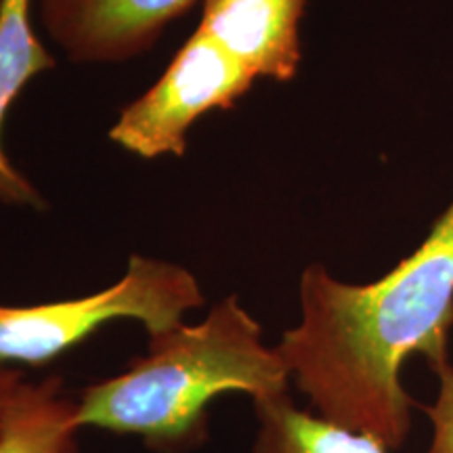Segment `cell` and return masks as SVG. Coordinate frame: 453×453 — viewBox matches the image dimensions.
Here are the masks:
<instances>
[{
  "label": "cell",
  "mask_w": 453,
  "mask_h": 453,
  "mask_svg": "<svg viewBox=\"0 0 453 453\" xmlns=\"http://www.w3.org/2000/svg\"><path fill=\"white\" fill-rule=\"evenodd\" d=\"M300 321L275 350L313 413L340 428L405 445L413 399L405 361L449 365L453 327V202L420 246L372 283L340 281L324 265L300 275Z\"/></svg>",
  "instance_id": "obj_1"
},
{
  "label": "cell",
  "mask_w": 453,
  "mask_h": 453,
  "mask_svg": "<svg viewBox=\"0 0 453 453\" xmlns=\"http://www.w3.org/2000/svg\"><path fill=\"white\" fill-rule=\"evenodd\" d=\"M290 373L235 294L200 324L150 336L147 353L76 399V426L139 437L154 453H191L208 441V407L225 393L288 395Z\"/></svg>",
  "instance_id": "obj_2"
},
{
  "label": "cell",
  "mask_w": 453,
  "mask_h": 453,
  "mask_svg": "<svg viewBox=\"0 0 453 453\" xmlns=\"http://www.w3.org/2000/svg\"><path fill=\"white\" fill-rule=\"evenodd\" d=\"M203 303L200 281L183 265L133 254L105 290L27 307L0 304V365H49L118 319L139 321L157 336Z\"/></svg>",
  "instance_id": "obj_3"
},
{
  "label": "cell",
  "mask_w": 453,
  "mask_h": 453,
  "mask_svg": "<svg viewBox=\"0 0 453 453\" xmlns=\"http://www.w3.org/2000/svg\"><path fill=\"white\" fill-rule=\"evenodd\" d=\"M254 82L246 67L196 30L154 87L120 111L110 141L145 160L183 156L189 128L212 110L235 107Z\"/></svg>",
  "instance_id": "obj_4"
},
{
  "label": "cell",
  "mask_w": 453,
  "mask_h": 453,
  "mask_svg": "<svg viewBox=\"0 0 453 453\" xmlns=\"http://www.w3.org/2000/svg\"><path fill=\"white\" fill-rule=\"evenodd\" d=\"M196 0H38L44 32L72 64H124L156 47Z\"/></svg>",
  "instance_id": "obj_5"
},
{
  "label": "cell",
  "mask_w": 453,
  "mask_h": 453,
  "mask_svg": "<svg viewBox=\"0 0 453 453\" xmlns=\"http://www.w3.org/2000/svg\"><path fill=\"white\" fill-rule=\"evenodd\" d=\"M307 0H202L197 30L211 36L254 78L290 82L296 78Z\"/></svg>",
  "instance_id": "obj_6"
},
{
  "label": "cell",
  "mask_w": 453,
  "mask_h": 453,
  "mask_svg": "<svg viewBox=\"0 0 453 453\" xmlns=\"http://www.w3.org/2000/svg\"><path fill=\"white\" fill-rule=\"evenodd\" d=\"M55 55L32 24V0H3L0 7V202L47 211V200L26 174L13 166L3 147L4 118L21 90L38 73L53 70Z\"/></svg>",
  "instance_id": "obj_7"
},
{
  "label": "cell",
  "mask_w": 453,
  "mask_h": 453,
  "mask_svg": "<svg viewBox=\"0 0 453 453\" xmlns=\"http://www.w3.org/2000/svg\"><path fill=\"white\" fill-rule=\"evenodd\" d=\"M78 433L64 378L26 380L0 418V453H78Z\"/></svg>",
  "instance_id": "obj_8"
},
{
  "label": "cell",
  "mask_w": 453,
  "mask_h": 453,
  "mask_svg": "<svg viewBox=\"0 0 453 453\" xmlns=\"http://www.w3.org/2000/svg\"><path fill=\"white\" fill-rule=\"evenodd\" d=\"M254 453H388L380 441L300 410L290 395L254 401Z\"/></svg>",
  "instance_id": "obj_9"
},
{
  "label": "cell",
  "mask_w": 453,
  "mask_h": 453,
  "mask_svg": "<svg viewBox=\"0 0 453 453\" xmlns=\"http://www.w3.org/2000/svg\"><path fill=\"white\" fill-rule=\"evenodd\" d=\"M439 376V395L433 407H428L433 422V443L428 453H453V365L434 372Z\"/></svg>",
  "instance_id": "obj_10"
},
{
  "label": "cell",
  "mask_w": 453,
  "mask_h": 453,
  "mask_svg": "<svg viewBox=\"0 0 453 453\" xmlns=\"http://www.w3.org/2000/svg\"><path fill=\"white\" fill-rule=\"evenodd\" d=\"M27 380L26 373L19 370V367H11V365H0V418L3 413L7 411V407L13 396L17 395V390L21 388V384Z\"/></svg>",
  "instance_id": "obj_11"
},
{
  "label": "cell",
  "mask_w": 453,
  "mask_h": 453,
  "mask_svg": "<svg viewBox=\"0 0 453 453\" xmlns=\"http://www.w3.org/2000/svg\"><path fill=\"white\" fill-rule=\"evenodd\" d=\"M0 7H3V0H0Z\"/></svg>",
  "instance_id": "obj_12"
}]
</instances>
